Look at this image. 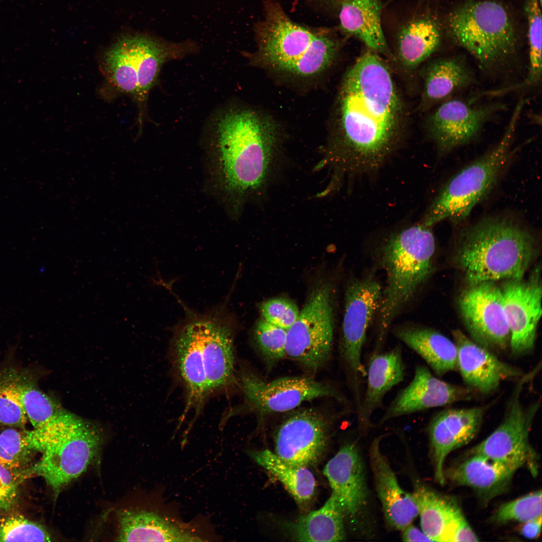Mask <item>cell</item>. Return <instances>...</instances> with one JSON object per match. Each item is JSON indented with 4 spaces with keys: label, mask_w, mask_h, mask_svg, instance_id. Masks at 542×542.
<instances>
[{
    "label": "cell",
    "mask_w": 542,
    "mask_h": 542,
    "mask_svg": "<svg viewBox=\"0 0 542 542\" xmlns=\"http://www.w3.org/2000/svg\"><path fill=\"white\" fill-rule=\"evenodd\" d=\"M402 119L401 101L389 69L375 52L364 53L342 80L339 134L325 163L339 173L376 169L394 148Z\"/></svg>",
    "instance_id": "cell-1"
},
{
    "label": "cell",
    "mask_w": 542,
    "mask_h": 542,
    "mask_svg": "<svg viewBox=\"0 0 542 542\" xmlns=\"http://www.w3.org/2000/svg\"><path fill=\"white\" fill-rule=\"evenodd\" d=\"M225 187L240 199L259 198L279 162V137L272 120L247 109L223 114L216 123Z\"/></svg>",
    "instance_id": "cell-2"
},
{
    "label": "cell",
    "mask_w": 542,
    "mask_h": 542,
    "mask_svg": "<svg viewBox=\"0 0 542 542\" xmlns=\"http://www.w3.org/2000/svg\"><path fill=\"white\" fill-rule=\"evenodd\" d=\"M535 251L529 230L510 218L492 217L462 231L456 257L466 281L472 286L523 278Z\"/></svg>",
    "instance_id": "cell-3"
},
{
    "label": "cell",
    "mask_w": 542,
    "mask_h": 542,
    "mask_svg": "<svg viewBox=\"0 0 542 542\" xmlns=\"http://www.w3.org/2000/svg\"><path fill=\"white\" fill-rule=\"evenodd\" d=\"M431 228L422 223L411 226L392 235L382 247L386 286L378 312L375 351H380L392 322L432 273L435 239Z\"/></svg>",
    "instance_id": "cell-4"
},
{
    "label": "cell",
    "mask_w": 542,
    "mask_h": 542,
    "mask_svg": "<svg viewBox=\"0 0 542 542\" xmlns=\"http://www.w3.org/2000/svg\"><path fill=\"white\" fill-rule=\"evenodd\" d=\"M255 32L258 53L273 68L301 77L316 75L332 63L338 45L328 31L293 22L276 2L265 4L264 19Z\"/></svg>",
    "instance_id": "cell-5"
},
{
    "label": "cell",
    "mask_w": 542,
    "mask_h": 542,
    "mask_svg": "<svg viewBox=\"0 0 542 542\" xmlns=\"http://www.w3.org/2000/svg\"><path fill=\"white\" fill-rule=\"evenodd\" d=\"M28 434L33 449L42 453L40 460L28 469L29 474L43 477L56 497L87 469L101 442L95 426L62 409L41 427L28 431Z\"/></svg>",
    "instance_id": "cell-6"
},
{
    "label": "cell",
    "mask_w": 542,
    "mask_h": 542,
    "mask_svg": "<svg viewBox=\"0 0 542 542\" xmlns=\"http://www.w3.org/2000/svg\"><path fill=\"white\" fill-rule=\"evenodd\" d=\"M521 109L516 107L502 138L491 150L465 166L442 187L421 223L427 226L444 220L464 221L490 193L511 155V144Z\"/></svg>",
    "instance_id": "cell-7"
},
{
    "label": "cell",
    "mask_w": 542,
    "mask_h": 542,
    "mask_svg": "<svg viewBox=\"0 0 542 542\" xmlns=\"http://www.w3.org/2000/svg\"><path fill=\"white\" fill-rule=\"evenodd\" d=\"M450 30L458 44L484 69L500 65L514 52L516 39L504 8L493 1L469 3L455 11Z\"/></svg>",
    "instance_id": "cell-8"
},
{
    "label": "cell",
    "mask_w": 542,
    "mask_h": 542,
    "mask_svg": "<svg viewBox=\"0 0 542 542\" xmlns=\"http://www.w3.org/2000/svg\"><path fill=\"white\" fill-rule=\"evenodd\" d=\"M332 292L326 283L317 286L287 330L285 357L314 371L331 354L334 333Z\"/></svg>",
    "instance_id": "cell-9"
},
{
    "label": "cell",
    "mask_w": 542,
    "mask_h": 542,
    "mask_svg": "<svg viewBox=\"0 0 542 542\" xmlns=\"http://www.w3.org/2000/svg\"><path fill=\"white\" fill-rule=\"evenodd\" d=\"M382 293L378 281L369 275L352 280L345 292L342 354L357 404L362 399L361 384L366 373L361 360L362 349L367 330L378 312Z\"/></svg>",
    "instance_id": "cell-10"
},
{
    "label": "cell",
    "mask_w": 542,
    "mask_h": 542,
    "mask_svg": "<svg viewBox=\"0 0 542 542\" xmlns=\"http://www.w3.org/2000/svg\"><path fill=\"white\" fill-rule=\"evenodd\" d=\"M533 373L527 374L519 381L508 402L502 422L473 448L472 454L517 469L525 465L534 469L536 455L530 444L529 436L540 405L537 401L525 406L520 399L524 384Z\"/></svg>",
    "instance_id": "cell-11"
},
{
    "label": "cell",
    "mask_w": 542,
    "mask_h": 542,
    "mask_svg": "<svg viewBox=\"0 0 542 542\" xmlns=\"http://www.w3.org/2000/svg\"><path fill=\"white\" fill-rule=\"evenodd\" d=\"M240 384L248 405L261 414L289 411L305 401L322 397L348 403L333 387L308 377H286L267 381L245 371L240 375Z\"/></svg>",
    "instance_id": "cell-12"
},
{
    "label": "cell",
    "mask_w": 542,
    "mask_h": 542,
    "mask_svg": "<svg viewBox=\"0 0 542 542\" xmlns=\"http://www.w3.org/2000/svg\"><path fill=\"white\" fill-rule=\"evenodd\" d=\"M459 306L475 342L489 350L505 348L509 329L501 290L494 282L469 286L461 294Z\"/></svg>",
    "instance_id": "cell-13"
},
{
    "label": "cell",
    "mask_w": 542,
    "mask_h": 542,
    "mask_svg": "<svg viewBox=\"0 0 542 542\" xmlns=\"http://www.w3.org/2000/svg\"><path fill=\"white\" fill-rule=\"evenodd\" d=\"M540 273L537 267L527 280H507L501 289L514 356L525 355L534 347L542 314Z\"/></svg>",
    "instance_id": "cell-14"
},
{
    "label": "cell",
    "mask_w": 542,
    "mask_h": 542,
    "mask_svg": "<svg viewBox=\"0 0 542 542\" xmlns=\"http://www.w3.org/2000/svg\"><path fill=\"white\" fill-rule=\"evenodd\" d=\"M330 420L313 410L299 411L280 427L275 454L295 466L309 467L319 461L327 447Z\"/></svg>",
    "instance_id": "cell-15"
},
{
    "label": "cell",
    "mask_w": 542,
    "mask_h": 542,
    "mask_svg": "<svg viewBox=\"0 0 542 542\" xmlns=\"http://www.w3.org/2000/svg\"><path fill=\"white\" fill-rule=\"evenodd\" d=\"M198 317L209 393L233 381V328L224 307Z\"/></svg>",
    "instance_id": "cell-16"
},
{
    "label": "cell",
    "mask_w": 542,
    "mask_h": 542,
    "mask_svg": "<svg viewBox=\"0 0 542 542\" xmlns=\"http://www.w3.org/2000/svg\"><path fill=\"white\" fill-rule=\"evenodd\" d=\"M501 107L499 104L475 106L459 99L447 100L430 116V134L441 151H450L473 140Z\"/></svg>",
    "instance_id": "cell-17"
},
{
    "label": "cell",
    "mask_w": 542,
    "mask_h": 542,
    "mask_svg": "<svg viewBox=\"0 0 542 542\" xmlns=\"http://www.w3.org/2000/svg\"><path fill=\"white\" fill-rule=\"evenodd\" d=\"M470 388L454 385L436 377L426 366L417 365L410 383L401 389L379 420L383 424L395 418L468 400Z\"/></svg>",
    "instance_id": "cell-18"
},
{
    "label": "cell",
    "mask_w": 542,
    "mask_h": 542,
    "mask_svg": "<svg viewBox=\"0 0 542 542\" xmlns=\"http://www.w3.org/2000/svg\"><path fill=\"white\" fill-rule=\"evenodd\" d=\"M485 410L483 407L446 409L436 414L430 422L428 434L435 478L441 484L445 482L444 465L447 456L475 437Z\"/></svg>",
    "instance_id": "cell-19"
},
{
    "label": "cell",
    "mask_w": 542,
    "mask_h": 542,
    "mask_svg": "<svg viewBox=\"0 0 542 542\" xmlns=\"http://www.w3.org/2000/svg\"><path fill=\"white\" fill-rule=\"evenodd\" d=\"M323 474L344 516L356 519L367 494L364 465L357 446L350 443L342 446L325 465Z\"/></svg>",
    "instance_id": "cell-20"
},
{
    "label": "cell",
    "mask_w": 542,
    "mask_h": 542,
    "mask_svg": "<svg viewBox=\"0 0 542 542\" xmlns=\"http://www.w3.org/2000/svg\"><path fill=\"white\" fill-rule=\"evenodd\" d=\"M452 335L457 349V368L470 388L489 393L502 380L521 375L516 369L498 359L489 349L470 340L460 330H454Z\"/></svg>",
    "instance_id": "cell-21"
},
{
    "label": "cell",
    "mask_w": 542,
    "mask_h": 542,
    "mask_svg": "<svg viewBox=\"0 0 542 542\" xmlns=\"http://www.w3.org/2000/svg\"><path fill=\"white\" fill-rule=\"evenodd\" d=\"M178 371L187 392L186 411L197 408L208 394L198 315L188 313L173 340Z\"/></svg>",
    "instance_id": "cell-22"
},
{
    "label": "cell",
    "mask_w": 542,
    "mask_h": 542,
    "mask_svg": "<svg viewBox=\"0 0 542 542\" xmlns=\"http://www.w3.org/2000/svg\"><path fill=\"white\" fill-rule=\"evenodd\" d=\"M381 438L374 439L369 449L370 463L377 495L386 520L390 526L402 530L419 515L412 495L402 489L389 462L379 447Z\"/></svg>",
    "instance_id": "cell-23"
},
{
    "label": "cell",
    "mask_w": 542,
    "mask_h": 542,
    "mask_svg": "<svg viewBox=\"0 0 542 542\" xmlns=\"http://www.w3.org/2000/svg\"><path fill=\"white\" fill-rule=\"evenodd\" d=\"M367 384L357 419L361 428L371 425V418L381 405L385 394L402 382L405 367L400 346L385 352L373 353L369 361Z\"/></svg>",
    "instance_id": "cell-24"
},
{
    "label": "cell",
    "mask_w": 542,
    "mask_h": 542,
    "mask_svg": "<svg viewBox=\"0 0 542 542\" xmlns=\"http://www.w3.org/2000/svg\"><path fill=\"white\" fill-rule=\"evenodd\" d=\"M120 541H203L185 524L157 512L124 510L118 514Z\"/></svg>",
    "instance_id": "cell-25"
},
{
    "label": "cell",
    "mask_w": 542,
    "mask_h": 542,
    "mask_svg": "<svg viewBox=\"0 0 542 542\" xmlns=\"http://www.w3.org/2000/svg\"><path fill=\"white\" fill-rule=\"evenodd\" d=\"M514 467L472 456L449 470L448 477L454 483L473 488L487 501L507 490L515 472Z\"/></svg>",
    "instance_id": "cell-26"
},
{
    "label": "cell",
    "mask_w": 542,
    "mask_h": 542,
    "mask_svg": "<svg viewBox=\"0 0 542 542\" xmlns=\"http://www.w3.org/2000/svg\"><path fill=\"white\" fill-rule=\"evenodd\" d=\"M394 336L420 356L438 375L457 368V349L454 342L441 333L415 324L399 325Z\"/></svg>",
    "instance_id": "cell-27"
},
{
    "label": "cell",
    "mask_w": 542,
    "mask_h": 542,
    "mask_svg": "<svg viewBox=\"0 0 542 542\" xmlns=\"http://www.w3.org/2000/svg\"><path fill=\"white\" fill-rule=\"evenodd\" d=\"M338 18L344 32L357 38L371 51L387 52L377 0H342Z\"/></svg>",
    "instance_id": "cell-28"
},
{
    "label": "cell",
    "mask_w": 542,
    "mask_h": 542,
    "mask_svg": "<svg viewBox=\"0 0 542 542\" xmlns=\"http://www.w3.org/2000/svg\"><path fill=\"white\" fill-rule=\"evenodd\" d=\"M145 35L124 36L105 53L102 68L110 83L121 92L135 98L138 71Z\"/></svg>",
    "instance_id": "cell-29"
},
{
    "label": "cell",
    "mask_w": 542,
    "mask_h": 542,
    "mask_svg": "<svg viewBox=\"0 0 542 542\" xmlns=\"http://www.w3.org/2000/svg\"><path fill=\"white\" fill-rule=\"evenodd\" d=\"M412 495L423 531L432 541L448 542L452 524L462 511L457 502L420 484L415 486Z\"/></svg>",
    "instance_id": "cell-30"
},
{
    "label": "cell",
    "mask_w": 542,
    "mask_h": 542,
    "mask_svg": "<svg viewBox=\"0 0 542 542\" xmlns=\"http://www.w3.org/2000/svg\"><path fill=\"white\" fill-rule=\"evenodd\" d=\"M344 514L335 496L330 497L319 509L301 516L290 525L298 541H340L345 538Z\"/></svg>",
    "instance_id": "cell-31"
},
{
    "label": "cell",
    "mask_w": 542,
    "mask_h": 542,
    "mask_svg": "<svg viewBox=\"0 0 542 542\" xmlns=\"http://www.w3.org/2000/svg\"><path fill=\"white\" fill-rule=\"evenodd\" d=\"M249 456L258 465L276 477L303 506L313 499L316 491L315 477L308 467L290 464L269 450L248 451Z\"/></svg>",
    "instance_id": "cell-32"
},
{
    "label": "cell",
    "mask_w": 542,
    "mask_h": 542,
    "mask_svg": "<svg viewBox=\"0 0 542 542\" xmlns=\"http://www.w3.org/2000/svg\"><path fill=\"white\" fill-rule=\"evenodd\" d=\"M474 80L467 65L458 58H446L432 63L425 75L423 98L427 105L446 99Z\"/></svg>",
    "instance_id": "cell-33"
},
{
    "label": "cell",
    "mask_w": 542,
    "mask_h": 542,
    "mask_svg": "<svg viewBox=\"0 0 542 542\" xmlns=\"http://www.w3.org/2000/svg\"><path fill=\"white\" fill-rule=\"evenodd\" d=\"M440 41V32L433 21L426 18L414 19L406 25L399 33V58L405 67H417L436 51Z\"/></svg>",
    "instance_id": "cell-34"
},
{
    "label": "cell",
    "mask_w": 542,
    "mask_h": 542,
    "mask_svg": "<svg viewBox=\"0 0 542 542\" xmlns=\"http://www.w3.org/2000/svg\"><path fill=\"white\" fill-rule=\"evenodd\" d=\"M21 429L0 425V464L24 471L32 466L36 451L31 444L28 431Z\"/></svg>",
    "instance_id": "cell-35"
},
{
    "label": "cell",
    "mask_w": 542,
    "mask_h": 542,
    "mask_svg": "<svg viewBox=\"0 0 542 542\" xmlns=\"http://www.w3.org/2000/svg\"><path fill=\"white\" fill-rule=\"evenodd\" d=\"M24 380L13 371L0 375V425L24 429L28 420L21 400Z\"/></svg>",
    "instance_id": "cell-36"
},
{
    "label": "cell",
    "mask_w": 542,
    "mask_h": 542,
    "mask_svg": "<svg viewBox=\"0 0 542 542\" xmlns=\"http://www.w3.org/2000/svg\"><path fill=\"white\" fill-rule=\"evenodd\" d=\"M540 0H529L527 6L528 19L529 64L525 79L514 85L515 89L537 83L541 76V12Z\"/></svg>",
    "instance_id": "cell-37"
},
{
    "label": "cell",
    "mask_w": 542,
    "mask_h": 542,
    "mask_svg": "<svg viewBox=\"0 0 542 542\" xmlns=\"http://www.w3.org/2000/svg\"><path fill=\"white\" fill-rule=\"evenodd\" d=\"M51 537L41 524L24 516L0 515V541H50Z\"/></svg>",
    "instance_id": "cell-38"
},
{
    "label": "cell",
    "mask_w": 542,
    "mask_h": 542,
    "mask_svg": "<svg viewBox=\"0 0 542 542\" xmlns=\"http://www.w3.org/2000/svg\"><path fill=\"white\" fill-rule=\"evenodd\" d=\"M21 400L28 420L33 429H38L46 424L62 409L32 382L25 379L22 386Z\"/></svg>",
    "instance_id": "cell-39"
},
{
    "label": "cell",
    "mask_w": 542,
    "mask_h": 542,
    "mask_svg": "<svg viewBox=\"0 0 542 542\" xmlns=\"http://www.w3.org/2000/svg\"><path fill=\"white\" fill-rule=\"evenodd\" d=\"M541 516V491L536 490L501 505L491 517V521L524 523Z\"/></svg>",
    "instance_id": "cell-40"
},
{
    "label": "cell",
    "mask_w": 542,
    "mask_h": 542,
    "mask_svg": "<svg viewBox=\"0 0 542 542\" xmlns=\"http://www.w3.org/2000/svg\"><path fill=\"white\" fill-rule=\"evenodd\" d=\"M254 335L258 347L268 360L276 361L285 357L287 330L262 319L255 325Z\"/></svg>",
    "instance_id": "cell-41"
},
{
    "label": "cell",
    "mask_w": 542,
    "mask_h": 542,
    "mask_svg": "<svg viewBox=\"0 0 542 542\" xmlns=\"http://www.w3.org/2000/svg\"><path fill=\"white\" fill-rule=\"evenodd\" d=\"M29 477L27 470H12L0 464V515L10 512L17 504L20 485Z\"/></svg>",
    "instance_id": "cell-42"
},
{
    "label": "cell",
    "mask_w": 542,
    "mask_h": 542,
    "mask_svg": "<svg viewBox=\"0 0 542 542\" xmlns=\"http://www.w3.org/2000/svg\"><path fill=\"white\" fill-rule=\"evenodd\" d=\"M260 311L263 319L286 330L294 323L300 314L294 302L283 298L264 302L261 305Z\"/></svg>",
    "instance_id": "cell-43"
},
{
    "label": "cell",
    "mask_w": 542,
    "mask_h": 542,
    "mask_svg": "<svg viewBox=\"0 0 542 542\" xmlns=\"http://www.w3.org/2000/svg\"><path fill=\"white\" fill-rule=\"evenodd\" d=\"M541 530V516L522 523L519 528L521 534L526 538L534 539L540 535Z\"/></svg>",
    "instance_id": "cell-44"
},
{
    "label": "cell",
    "mask_w": 542,
    "mask_h": 542,
    "mask_svg": "<svg viewBox=\"0 0 542 542\" xmlns=\"http://www.w3.org/2000/svg\"><path fill=\"white\" fill-rule=\"evenodd\" d=\"M402 530L401 537L404 541H432L421 529H419L412 523L409 524Z\"/></svg>",
    "instance_id": "cell-45"
},
{
    "label": "cell",
    "mask_w": 542,
    "mask_h": 542,
    "mask_svg": "<svg viewBox=\"0 0 542 542\" xmlns=\"http://www.w3.org/2000/svg\"><path fill=\"white\" fill-rule=\"evenodd\" d=\"M320 1L321 2H325V3L332 2V1L339 2L340 3L342 0H320Z\"/></svg>",
    "instance_id": "cell-46"
}]
</instances>
